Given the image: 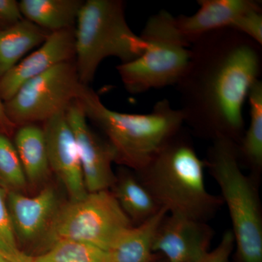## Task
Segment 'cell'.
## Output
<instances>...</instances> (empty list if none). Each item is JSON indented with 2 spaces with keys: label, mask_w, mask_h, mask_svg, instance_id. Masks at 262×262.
<instances>
[{
  "label": "cell",
  "mask_w": 262,
  "mask_h": 262,
  "mask_svg": "<svg viewBox=\"0 0 262 262\" xmlns=\"http://www.w3.org/2000/svg\"><path fill=\"white\" fill-rule=\"evenodd\" d=\"M177 84L184 123L199 137L238 144L245 132L244 103L262 70V48L229 28L208 33L190 48Z\"/></svg>",
  "instance_id": "obj_1"
},
{
  "label": "cell",
  "mask_w": 262,
  "mask_h": 262,
  "mask_svg": "<svg viewBox=\"0 0 262 262\" xmlns=\"http://www.w3.org/2000/svg\"><path fill=\"white\" fill-rule=\"evenodd\" d=\"M206 163L183 130L172 137L151 162L136 175L161 208L169 214L207 222L224 204L208 192Z\"/></svg>",
  "instance_id": "obj_2"
},
{
  "label": "cell",
  "mask_w": 262,
  "mask_h": 262,
  "mask_svg": "<svg viewBox=\"0 0 262 262\" xmlns=\"http://www.w3.org/2000/svg\"><path fill=\"white\" fill-rule=\"evenodd\" d=\"M77 102L88 120L107 138L115 162L136 173L145 168L184 124L182 110L173 108L166 98L155 103L151 113H122L105 106L94 90L83 85Z\"/></svg>",
  "instance_id": "obj_3"
},
{
  "label": "cell",
  "mask_w": 262,
  "mask_h": 262,
  "mask_svg": "<svg viewBox=\"0 0 262 262\" xmlns=\"http://www.w3.org/2000/svg\"><path fill=\"white\" fill-rule=\"evenodd\" d=\"M206 167L228 209L234 248L241 262H262V208L253 176L242 170L237 144L217 138L208 148Z\"/></svg>",
  "instance_id": "obj_4"
},
{
  "label": "cell",
  "mask_w": 262,
  "mask_h": 262,
  "mask_svg": "<svg viewBox=\"0 0 262 262\" xmlns=\"http://www.w3.org/2000/svg\"><path fill=\"white\" fill-rule=\"evenodd\" d=\"M76 24L75 62L84 85L93 82L105 58L115 57L127 63L141 56L147 45L131 30L121 0L84 2Z\"/></svg>",
  "instance_id": "obj_5"
},
{
  "label": "cell",
  "mask_w": 262,
  "mask_h": 262,
  "mask_svg": "<svg viewBox=\"0 0 262 262\" xmlns=\"http://www.w3.org/2000/svg\"><path fill=\"white\" fill-rule=\"evenodd\" d=\"M133 224L110 189L89 192L60 206L43 243L61 239L92 245L110 252Z\"/></svg>",
  "instance_id": "obj_6"
},
{
  "label": "cell",
  "mask_w": 262,
  "mask_h": 262,
  "mask_svg": "<svg viewBox=\"0 0 262 262\" xmlns=\"http://www.w3.org/2000/svg\"><path fill=\"white\" fill-rule=\"evenodd\" d=\"M83 85L75 60L64 62L24 84L4 103L5 113L15 127L44 123L66 113L78 99Z\"/></svg>",
  "instance_id": "obj_7"
},
{
  "label": "cell",
  "mask_w": 262,
  "mask_h": 262,
  "mask_svg": "<svg viewBox=\"0 0 262 262\" xmlns=\"http://www.w3.org/2000/svg\"><path fill=\"white\" fill-rule=\"evenodd\" d=\"M198 3L199 9L193 15L173 16L165 10H161L150 17L141 37L147 42L189 48L208 33L229 28L239 15L258 2L199 0Z\"/></svg>",
  "instance_id": "obj_8"
},
{
  "label": "cell",
  "mask_w": 262,
  "mask_h": 262,
  "mask_svg": "<svg viewBox=\"0 0 262 262\" xmlns=\"http://www.w3.org/2000/svg\"><path fill=\"white\" fill-rule=\"evenodd\" d=\"M146 42L147 45L141 56L117 67L124 87L130 94L177 85L189 63V48Z\"/></svg>",
  "instance_id": "obj_9"
},
{
  "label": "cell",
  "mask_w": 262,
  "mask_h": 262,
  "mask_svg": "<svg viewBox=\"0 0 262 262\" xmlns=\"http://www.w3.org/2000/svg\"><path fill=\"white\" fill-rule=\"evenodd\" d=\"M66 115L75 135L88 192L110 189L116 178L113 170L115 162L113 148L89 126L87 117L77 101L67 110Z\"/></svg>",
  "instance_id": "obj_10"
},
{
  "label": "cell",
  "mask_w": 262,
  "mask_h": 262,
  "mask_svg": "<svg viewBox=\"0 0 262 262\" xmlns=\"http://www.w3.org/2000/svg\"><path fill=\"white\" fill-rule=\"evenodd\" d=\"M213 236L207 222L168 213L157 232L153 252L168 262H198L209 251Z\"/></svg>",
  "instance_id": "obj_11"
},
{
  "label": "cell",
  "mask_w": 262,
  "mask_h": 262,
  "mask_svg": "<svg viewBox=\"0 0 262 262\" xmlns=\"http://www.w3.org/2000/svg\"><path fill=\"white\" fill-rule=\"evenodd\" d=\"M48 161L64 186L70 201H78L88 194L82 174L80 155L75 135L66 113L58 114L44 122Z\"/></svg>",
  "instance_id": "obj_12"
},
{
  "label": "cell",
  "mask_w": 262,
  "mask_h": 262,
  "mask_svg": "<svg viewBox=\"0 0 262 262\" xmlns=\"http://www.w3.org/2000/svg\"><path fill=\"white\" fill-rule=\"evenodd\" d=\"M75 58V28L50 33L40 47L0 78V99L9 101L26 82Z\"/></svg>",
  "instance_id": "obj_13"
},
{
  "label": "cell",
  "mask_w": 262,
  "mask_h": 262,
  "mask_svg": "<svg viewBox=\"0 0 262 262\" xmlns=\"http://www.w3.org/2000/svg\"><path fill=\"white\" fill-rule=\"evenodd\" d=\"M7 200L18 242H43L61 206L56 190L46 187L34 196L11 191Z\"/></svg>",
  "instance_id": "obj_14"
},
{
  "label": "cell",
  "mask_w": 262,
  "mask_h": 262,
  "mask_svg": "<svg viewBox=\"0 0 262 262\" xmlns=\"http://www.w3.org/2000/svg\"><path fill=\"white\" fill-rule=\"evenodd\" d=\"M167 214V210L161 208L149 220L127 229L110 250L113 261H152L153 244L157 232Z\"/></svg>",
  "instance_id": "obj_15"
},
{
  "label": "cell",
  "mask_w": 262,
  "mask_h": 262,
  "mask_svg": "<svg viewBox=\"0 0 262 262\" xmlns=\"http://www.w3.org/2000/svg\"><path fill=\"white\" fill-rule=\"evenodd\" d=\"M112 188L114 196L134 226L149 220L161 208L136 173L127 169H122L116 175Z\"/></svg>",
  "instance_id": "obj_16"
},
{
  "label": "cell",
  "mask_w": 262,
  "mask_h": 262,
  "mask_svg": "<svg viewBox=\"0 0 262 262\" xmlns=\"http://www.w3.org/2000/svg\"><path fill=\"white\" fill-rule=\"evenodd\" d=\"M49 34L25 18L0 29V78L18 64L27 53L41 46Z\"/></svg>",
  "instance_id": "obj_17"
},
{
  "label": "cell",
  "mask_w": 262,
  "mask_h": 262,
  "mask_svg": "<svg viewBox=\"0 0 262 262\" xmlns=\"http://www.w3.org/2000/svg\"><path fill=\"white\" fill-rule=\"evenodd\" d=\"M24 18L51 33L74 28L82 0H22Z\"/></svg>",
  "instance_id": "obj_18"
},
{
  "label": "cell",
  "mask_w": 262,
  "mask_h": 262,
  "mask_svg": "<svg viewBox=\"0 0 262 262\" xmlns=\"http://www.w3.org/2000/svg\"><path fill=\"white\" fill-rule=\"evenodd\" d=\"M14 145L27 181L36 184L46 178L51 168L42 127L37 124L19 126L15 133Z\"/></svg>",
  "instance_id": "obj_19"
},
{
  "label": "cell",
  "mask_w": 262,
  "mask_h": 262,
  "mask_svg": "<svg viewBox=\"0 0 262 262\" xmlns=\"http://www.w3.org/2000/svg\"><path fill=\"white\" fill-rule=\"evenodd\" d=\"M250 106V123L242 139L237 144L241 165H245L254 177L262 170V82L258 80L250 90L248 98Z\"/></svg>",
  "instance_id": "obj_20"
},
{
  "label": "cell",
  "mask_w": 262,
  "mask_h": 262,
  "mask_svg": "<svg viewBox=\"0 0 262 262\" xmlns=\"http://www.w3.org/2000/svg\"><path fill=\"white\" fill-rule=\"evenodd\" d=\"M29 262H113L111 253L79 241L61 239L52 244L47 251L31 256Z\"/></svg>",
  "instance_id": "obj_21"
},
{
  "label": "cell",
  "mask_w": 262,
  "mask_h": 262,
  "mask_svg": "<svg viewBox=\"0 0 262 262\" xmlns=\"http://www.w3.org/2000/svg\"><path fill=\"white\" fill-rule=\"evenodd\" d=\"M27 183L14 144L8 135L0 133V184L8 192H22Z\"/></svg>",
  "instance_id": "obj_22"
},
{
  "label": "cell",
  "mask_w": 262,
  "mask_h": 262,
  "mask_svg": "<svg viewBox=\"0 0 262 262\" xmlns=\"http://www.w3.org/2000/svg\"><path fill=\"white\" fill-rule=\"evenodd\" d=\"M8 191L0 184V251L17 262H29L31 256L19 248L8 208Z\"/></svg>",
  "instance_id": "obj_23"
},
{
  "label": "cell",
  "mask_w": 262,
  "mask_h": 262,
  "mask_svg": "<svg viewBox=\"0 0 262 262\" xmlns=\"http://www.w3.org/2000/svg\"><path fill=\"white\" fill-rule=\"evenodd\" d=\"M229 28L262 46V10L259 2L239 15Z\"/></svg>",
  "instance_id": "obj_24"
},
{
  "label": "cell",
  "mask_w": 262,
  "mask_h": 262,
  "mask_svg": "<svg viewBox=\"0 0 262 262\" xmlns=\"http://www.w3.org/2000/svg\"><path fill=\"white\" fill-rule=\"evenodd\" d=\"M234 249V239L231 230L222 236L218 246L203 256L198 262H229Z\"/></svg>",
  "instance_id": "obj_25"
},
{
  "label": "cell",
  "mask_w": 262,
  "mask_h": 262,
  "mask_svg": "<svg viewBox=\"0 0 262 262\" xmlns=\"http://www.w3.org/2000/svg\"><path fill=\"white\" fill-rule=\"evenodd\" d=\"M24 18L18 2L15 0H0V21L10 27Z\"/></svg>",
  "instance_id": "obj_26"
},
{
  "label": "cell",
  "mask_w": 262,
  "mask_h": 262,
  "mask_svg": "<svg viewBox=\"0 0 262 262\" xmlns=\"http://www.w3.org/2000/svg\"><path fill=\"white\" fill-rule=\"evenodd\" d=\"M14 125L12 124L7 117L5 111L4 103L0 99V130L6 135H10L15 128Z\"/></svg>",
  "instance_id": "obj_27"
},
{
  "label": "cell",
  "mask_w": 262,
  "mask_h": 262,
  "mask_svg": "<svg viewBox=\"0 0 262 262\" xmlns=\"http://www.w3.org/2000/svg\"><path fill=\"white\" fill-rule=\"evenodd\" d=\"M0 262H17L13 258H10L8 255L5 254L3 251H0Z\"/></svg>",
  "instance_id": "obj_28"
}]
</instances>
